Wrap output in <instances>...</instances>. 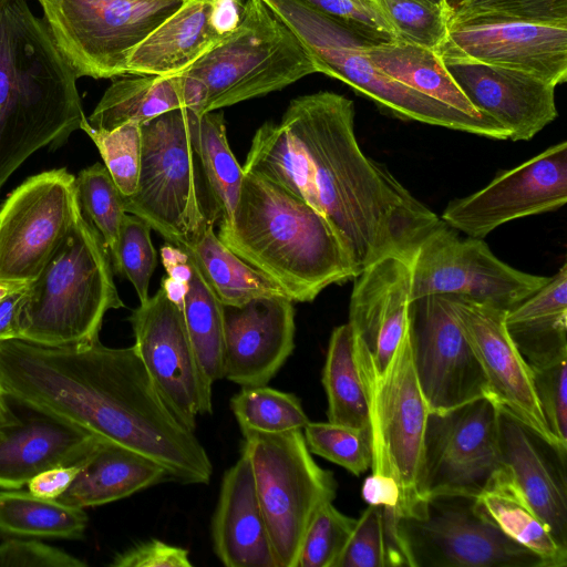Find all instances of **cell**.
Instances as JSON below:
<instances>
[{
    "label": "cell",
    "mask_w": 567,
    "mask_h": 567,
    "mask_svg": "<svg viewBox=\"0 0 567 567\" xmlns=\"http://www.w3.org/2000/svg\"><path fill=\"white\" fill-rule=\"evenodd\" d=\"M76 557L37 540L8 539L0 544V567H84Z\"/></svg>",
    "instance_id": "681fc988"
},
{
    "label": "cell",
    "mask_w": 567,
    "mask_h": 567,
    "mask_svg": "<svg viewBox=\"0 0 567 567\" xmlns=\"http://www.w3.org/2000/svg\"><path fill=\"white\" fill-rule=\"evenodd\" d=\"M7 399L8 396L0 385V427L11 422L16 416L10 410Z\"/></svg>",
    "instance_id": "9f6ffc18"
},
{
    "label": "cell",
    "mask_w": 567,
    "mask_h": 567,
    "mask_svg": "<svg viewBox=\"0 0 567 567\" xmlns=\"http://www.w3.org/2000/svg\"><path fill=\"white\" fill-rule=\"evenodd\" d=\"M80 130L95 144L122 196L134 194L141 169V125L130 122L106 131L92 127L85 118Z\"/></svg>",
    "instance_id": "b9f144b4"
},
{
    "label": "cell",
    "mask_w": 567,
    "mask_h": 567,
    "mask_svg": "<svg viewBox=\"0 0 567 567\" xmlns=\"http://www.w3.org/2000/svg\"><path fill=\"white\" fill-rule=\"evenodd\" d=\"M27 284L13 281H0V301L8 295L23 288Z\"/></svg>",
    "instance_id": "6f0895ef"
},
{
    "label": "cell",
    "mask_w": 567,
    "mask_h": 567,
    "mask_svg": "<svg viewBox=\"0 0 567 567\" xmlns=\"http://www.w3.org/2000/svg\"><path fill=\"white\" fill-rule=\"evenodd\" d=\"M302 1L377 41H398L393 28L374 0Z\"/></svg>",
    "instance_id": "c3c4849f"
},
{
    "label": "cell",
    "mask_w": 567,
    "mask_h": 567,
    "mask_svg": "<svg viewBox=\"0 0 567 567\" xmlns=\"http://www.w3.org/2000/svg\"><path fill=\"white\" fill-rule=\"evenodd\" d=\"M30 413L0 427V487L20 489L37 474L79 465L100 436L65 420Z\"/></svg>",
    "instance_id": "d4e9b609"
},
{
    "label": "cell",
    "mask_w": 567,
    "mask_h": 567,
    "mask_svg": "<svg viewBox=\"0 0 567 567\" xmlns=\"http://www.w3.org/2000/svg\"><path fill=\"white\" fill-rule=\"evenodd\" d=\"M398 40L437 52L447 39L451 10L426 0H374Z\"/></svg>",
    "instance_id": "60d3db41"
},
{
    "label": "cell",
    "mask_w": 567,
    "mask_h": 567,
    "mask_svg": "<svg viewBox=\"0 0 567 567\" xmlns=\"http://www.w3.org/2000/svg\"><path fill=\"white\" fill-rule=\"evenodd\" d=\"M166 480L169 475L158 463L100 436L79 464L69 488L55 501L84 509L128 497Z\"/></svg>",
    "instance_id": "4316f807"
},
{
    "label": "cell",
    "mask_w": 567,
    "mask_h": 567,
    "mask_svg": "<svg viewBox=\"0 0 567 567\" xmlns=\"http://www.w3.org/2000/svg\"><path fill=\"white\" fill-rule=\"evenodd\" d=\"M353 347L369 410L372 472L396 481L401 494L398 515L413 516L423 502L420 482L430 409L414 368L412 329L382 373L354 334Z\"/></svg>",
    "instance_id": "9c48e42d"
},
{
    "label": "cell",
    "mask_w": 567,
    "mask_h": 567,
    "mask_svg": "<svg viewBox=\"0 0 567 567\" xmlns=\"http://www.w3.org/2000/svg\"><path fill=\"white\" fill-rule=\"evenodd\" d=\"M309 451L354 475L371 467L370 434L363 430L331 422H309L302 430Z\"/></svg>",
    "instance_id": "7bdbcfd3"
},
{
    "label": "cell",
    "mask_w": 567,
    "mask_h": 567,
    "mask_svg": "<svg viewBox=\"0 0 567 567\" xmlns=\"http://www.w3.org/2000/svg\"><path fill=\"white\" fill-rule=\"evenodd\" d=\"M75 189L82 214L101 235L112 264L116 257L122 223L127 214L122 194L105 165L100 163L79 173Z\"/></svg>",
    "instance_id": "ab89813d"
},
{
    "label": "cell",
    "mask_w": 567,
    "mask_h": 567,
    "mask_svg": "<svg viewBox=\"0 0 567 567\" xmlns=\"http://www.w3.org/2000/svg\"><path fill=\"white\" fill-rule=\"evenodd\" d=\"M299 38L319 73L338 79L403 120L442 126L493 140H508L492 117H476L392 79L361 47L377 41L302 0H262Z\"/></svg>",
    "instance_id": "52a82bcc"
},
{
    "label": "cell",
    "mask_w": 567,
    "mask_h": 567,
    "mask_svg": "<svg viewBox=\"0 0 567 567\" xmlns=\"http://www.w3.org/2000/svg\"><path fill=\"white\" fill-rule=\"evenodd\" d=\"M437 54L471 104L498 122L508 140H532L557 117L554 84L523 71L470 59L446 41Z\"/></svg>",
    "instance_id": "ffe728a7"
},
{
    "label": "cell",
    "mask_w": 567,
    "mask_h": 567,
    "mask_svg": "<svg viewBox=\"0 0 567 567\" xmlns=\"http://www.w3.org/2000/svg\"><path fill=\"white\" fill-rule=\"evenodd\" d=\"M152 228L132 214L124 216L113 270L134 287L140 302L148 299V288L156 267V251L151 240Z\"/></svg>",
    "instance_id": "f6af8a7d"
},
{
    "label": "cell",
    "mask_w": 567,
    "mask_h": 567,
    "mask_svg": "<svg viewBox=\"0 0 567 567\" xmlns=\"http://www.w3.org/2000/svg\"><path fill=\"white\" fill-rule=\"evenodd\" d=\"M86 526L83 508L40 498L29 491H0L1 535L81 539Z\"/></svg>",
    "instance_id": "8d00e7d4"
},
{
    "label": "cell",
    "mask_w": 567,
    "mask_h": 567,
    "mask_svg": "<svg viewBox=\"0 0 567 567\" xmlns=\"http://www.w3.org/2000/svg\"><path fill=\"white\" fill-rule=\"evenodd\" d=\"M231 411L243 432L284 433L303 430L310 422L292 393L266 385L243 386L230 399Z\"/></svg>",
    "instance_id": "f35d334b"
},
{
    "label": "cell",
    "mask_w": 567,
    "mask_h": 567,
    "mask_svg": "<svg viewBox=\"0 0 567 567\" xmlns=\"http://www.w3.org/2000/svg\"><path fill=\"white\" fill-rule=\"evenodd\" d=\"M244 0H210L209 23L220 37L226 38L239 25L244 14Z\"/></svg>",
    "instance_id": "db71d44e"
},
{
    "label": "cell",
    "mask_w": 567,
    "mask_h": 567,
    "mask_svg": "<svg viewBox=\"0 0 567 567\" xmlns=\"http://www.w3.org/2000/svg\"><path fill=\"white\" fill-rule=\"evenodd\" d=\"M319 73L295 32L262 1L246 0L237 29L177 75L196 100L197 114L280 91Z\"/></svg>",
    "instance_id": "8992f818"
},
{
    "label": "cell",
    "mask_w": 567,
    "mask_h": 567,
    "mask_svg": "<svg viewBox=\"0 0 567 567\" xmlns=\"http://www.w3.org/2000/svg\"><path fill=\"white\" fill-rule=\"evenodd\" d=\"M81 207L66 168L25 179L0 208V281L28 284L71 230Z\"/></svg>",
    "instance_id": "9a60e30c"
},
{
    "label": "cell",
    "mask_w": 567,
    "mask_h": 567,
    "mask_svg": "<svg viewBox=\"0 0 567 567\" xmlns=\"http://www.w3.org/2000/svg\"><path fill=\"white\" fill-rule=\"evenodd\" d=\"M210 0H184L131 53L127 73L177 75L224 38L209 23Z\"/></svg>",
    "instance_id": "f1b7e54d"
},
{
    "label": "cell",
    "mask_w": 567,
    "mask_h": 567,
    "mask_svg": "<svg viewBox=\"0 0 567 567\" xmlns=\"http://www.w3.org/2000/svg\"><path fill=\"white\" fill-rule=\"evenodd\" d=\"M355 522L336 508L332 502L322 505L307 528L297 567H334Z\"/></svg>",
    "instance_id": "ee69618b"
},
{
    "label": "cell",
    "mask_w": 567,
    "mask_h": 567,
    "mask_svg": "<svg viewBox=\"0 0 567 567\" xmlns=\"http://www.w3.org/2000/svg\"><path fill=\"white\" fill-rule=\"evenodd\" d=\"M532 370L545 421L553 435L567 447V359Z\"/></svg>",
    "instance_id": "7dc6e473"
},
{
    "label": "cell",
    "mask_w": 567,
    "mask_h": 567,
    "mask_svg": "<svg viewBox=\"0 0 567 567\" xmlns=\"http://www.w3.org/2000/svg\"><path fill=\"white\" fill-rule=\"evenodd\" d=\"M78 472L79 465L43 471L28 482V491L40 498L55 501L69 488Z\"/></svg>",
    "instance_id": "816d5d0a"
},
{
    "label": "cell",
    "mask_w": 567,
    "mask_h": 567,
    "mask_svg": "<svg viewBox=\"0 0 567 567\" xmlns=\"http://www.w3.org/2000/svg\"><path fill=\"white\" fill-rule=\"evenodd\" d=\"M394 508L369 505L334 567H411Z\"/></svg>",
    "instance_id": "74e56055"
},
{
    "label": "cell",
    "mask_w": 567,
    "mask_h": 567,
    "mask_svg": "<svg viewBox=\"0 0 567 567\" xmlns=\"http://www.w3.org/2000/svg\"><path fill=\"white\" fill-rule=\"evenodd\" d=\"M183 107L193 110L194 100L182 75L127 74L111 83L86 120L94 128L110 131Z\"/></svg>",
    "instance_id": "4dcf8cb0"
},
{
    "label": "cell",
    "mask_w": 567,
    "mask_h": 567,
    "mask_svg": "<svg viewBox=\"0 0 567 567\" xmlns=\"http://www.w3.org/2000/svg\"><path fill=\"white\" fill-rule=\"evenodd\" d=\"M113 567H192L187 549L159 539L142 542L117 554Z\"/></svg>",
    "instance_id": "f907efd6"
},
{
    "label": "cell",
    "mask_w": 567,
    "mask_h": 567,
    "mask_svg": "<svg viewBox=\"0 0 567 567\" xmlns=\"http://www.w3.org/2000/svg\"><path fill=\"white\" fill-rule=\"evenodd\" d=\"M285 296L223 305L224 378L243 386L266 385L295 348V308Z\"/></svg>",
    "instance_id": "7402d4cb"
},
{
    "label": "cell",
    "mask_w": 567,
    "mask_h": 567,
    "mask_svg": "<svg viewBox=\"0 0 567 567\" xmlns=\"http://www.w3.org/2000/svg\"><path fill=\"white\" fill-rule=\"evenodd\" d=\"M141 132L138 183L134 194L122 196L124 209L177 248L190 246L217 218L205 205L209 192L196 165L192 110L164 113L142 124Z\"/></svg>",
    "instance_id": "ba28073f"
},
{
    "label": "cell",
    "mask_w": 567,
    "mask_h": 567,
    "mask_svg": "<svg viewBox=\"0 0 567 567\" xmlns=\"http://www.w3.org/2000/svg\"><path fill=\"white\" fill-rule=\"evenodd\" d=\"M446 42L470 59L523 71L555 86L567 80V25L492 18L450 20Z\"/></svg>",
    "instance_id": "44dd1931"
},
{
    "label": "cell",
    "mask_w": 567,
    "mask_h": 567,
    "mask_svg": "<svg viewBox=\"0 0 567 567\" xmlns=\"http://www.w3.org/2000/svg\"><path fill=\"white\" fill-rule=\"evenodd\" d=\"M399 530L411 567H546L505 535L476 497H427L415 515L399 518Z\"/></svg>",
    "instance_id": "7c38bea8"
},
{
    "label": "cell",
    "mask_w": 567,
    "mask_h": 567,
    "mask_svg": "<svg viewBox=\"0 0 567 567\" xmlns=\"http://www.w3.org/2000/svg\"><path fill=\"white\" fill-rule=\"evenodd\" d=\"M485 515L509 538L539 556L546 567H565L567 548L527 504L506 468L476 497Z\"/></svg>",
    "instance_id": "836d02e7"
},
{
    "label": "cell",
    "mask_w": 567,
    "mask_h": 567,
    "mask_svg": "<svg viewBox=\"0 0 567 567\" xmlns=\"http://www.w3.org/2000/svg\"><path fill=\"white\" fill-rule=\"evenodd\" d=\"M243 436L278 566L297 567L307 528L319 508L333 502L338 483L313 460L302 430Z\"/></svg>",
    "instance_id": "30bf717a"
},
{
    "label": "cell",
    "mask_w": 567,
    "mask_h": 567,
    "mask_svg": "<svg viewBox=\"0 0 567 567\" xmlns=\"http://www.w3.org/2000/svg\"><path fill=\"white\" fill-rule=\"evenodd\" d=\"M505 324L530 369L567 359V264L539 290L506 311Z\"/></svg>",
    "instance_id": "f546056e"
},
{
    "label": "cell",
    "mask_w": 567,
    "mask_h": 567,
    "mask_svg": "<svg viewBox=\"0 0 567 567\" xmlns=\"http://www.w3.org/2000/svg\"><path fill=\"white\" fill-rule=\"evenodd\" d=\"M412 299L460 296L508 311L547 284L497 258L481 238H461L442 223L421 243L412 261Z\"/></svg>",
    "instance_id": "4fadbf2b"
},
{
    "label": "cell",
    "mask_w": 567,
    "mask_h": 567,
    "mask_svg": "<svg viewBox=\"0 0 567 567\" xmlns=\"http://www.w3.org/2000/svg\"><path fill=\"white\" fill-rule=\"evenodd\" d=\"M413 362L430 412L442 413L488 396L486 378L446 295L413 302Z\"/></svg>",
    "instance_id": "ac0fdd59"
},
{
    "label": "cell",
    "mask_w": 567,
    "mask_h": 567,
    "mask_svg": "<svg viewBox=\"0 0 567 567\" xmlns=\"http://www.w3.org/2000/svg\"><path fill=\"white\" fill-rule=\"evenodd\" d=\"M192 140L220 224H228L239 202L244 169L229 147L224 113L199 115L192 110Z\"/></svg>",
    "instance_id": "e575fe53"
},
{
    "label": "cell",
    "mask_w": 567,
    "mask_h": 567,
    "mask_svg": "<svg viewBox=\"0 0 567 567\" xmlns=\"http://www.w3.org/2000/svg\"><path fill=\"white\" fill-rule=\"evenodd\" d=\"M162 258L169 261L162 285L178 301L198 363L213 384L224 379L223 305L182 249L163 247Z\"/></svg>",
    "instance_id": "83f0119b"
},
{
    "label": "cell",
    "mask_w": 567,
    "mask_h": 567,
    "mask_svg": "<svg viewBox=\"0 0 567 567\" xmlns=\"http://www.w3.org/2000/svg\"><path fill=\"white\" fill-rule=\"evenodd\" d=\"M244 173H254L305 200L333 228L361 272L385 256L412 261L442 223L354 133L353 102L320 91L292 99L281 121L255 133Z\"/></svg>",
    "instance_id": "6da1fadb"
},
{
    "label": "cell",
    "mask_w": 567,
    "mask_h": 567,
    "mask_svg": "<svg viewBox=\"0 0 567 567\" xmlns=\"http://www.w3.org/2000/svg\"><path fill=\"white\" fill-rule=\"evenodd\" d=\"M25 287L8 295L0 301V340L20 339V310Z\"/></svg>",
    "instance_id": "11a10c76"
},
{
    "label": "cell",
    "mask_w": 567,
    "mask_h": 567,
    "mask_svg": "<svg viewBox=\"0 0 567 567\" xmlns=\"http://www.w3.org/2000/svg\"><path fill=\"white\" fill-rule=\"evenodd\" d=\"M123 307L103 239L81 212L25 287L20 339L45 346L92 343L99 340L106 312Z\"/></svg>",
    "instance_id": "5b68a950"
},
{
    "label": "cell",
    "mask_w": 567,
    "mask_h": 567,
    "mask_svg": "<svg viewBox=\"0 0 567 567\" xmlns=\"http://www.w3.org/2000/svg\"><path fill=\"white\" fill-rule=\"evenodd\" d=\"M365 56L385 74L430 97L476 117L478 112L444 68L437 52L404 41H368Z\"/></svg>",
    "instance_id": "1f68e13d"
},
{
    "label": "cell",
    "mask_w": 567,
    "mask_h": 567,
    "mask_svg": "<svg viewBox=\"0 0 567 567\" xmlns=\"http://www.w3.org/2000/svg\"><path fill=\"white\" fill-rule=\"evenodd\" d=\"M78 76L25 0H0V189L38 150L86 118Z\"/></svg>",
    "instance_id": "3957f363"
},
{
    "label": "cell",
    "mask_w": 567,
    "mask_h": 567,
    "mask_svg": "<svg viewBox=\"0 0 567 567\" xmlns=\"http://www.w3.org/2000/svg\"><path fill=\"white\" fill-rule=\"evenodd\" d=\"M462 0H446L447 7L451 9L455 8Z\"/></svg>",
    "instance_id": "91938a15"
},
{
    "label": "cell",
    "mask_w": 567,
    "mask_h": 567,
    "mask_svg": "<svg viewBox=\"0 0 567 567\" xmlns=\"http://www.w3.org/2000/svg\"><path fill=\"white\" fill-rule=\"evenodd\" d=\"M361 494L369 505H381L386 508H394L398 514L401 494L400 487L393 477L372 472V474L364 480Z\"/></svg>",
    "instance_id": "f5cc1de1"
},
{
    "label": "cell",
    "mask_w": 567,
    "mask_h": 567,
    "mask_svg": "<svg viewBox=\"0 0 567 567\" xmlns=\"http://www.w3.org/2000/svg\"><path fill=\"white\" fill-rule=\"evenodd\" d=\"M470 18L567 25V0H462L452 9L450 20Z\"/></svg>",
    "instance_id": "bcb514c9"
},
{
    "label": "cell",
    "mask_w": 567,
    "mask_h": 567,
    "mask_svg": "<svg viewBox=\"0 0 567 567\" xmlns=\"http://www.w3.org/2000/svg\"><path fill=\"white\" fill-rule=\"evenodd\" d=\"M353 280L348 323L382 373L412 329L411 261L385 256L368 265Z\"/></svg>",
    "instance_id": "603a6c76"
},
{
    "label": "cell",
    "mask_w": 567,
    "mask_h": 567,
    "mask_svg": "<svg viewBox=\"0 0 567 567\" xmlns=\"http://www.w3.org/2000/svg\"><path fill=\"white\" fill-rule=\"evenodd\" d=\"M567 202V143L505 171L485 187L451 200L440 217L467 237L483 239L497 227L560 208Z\"/></svg>",
    "instance_id": "e0dca14e"
},
{
    "label": "cell",
    "mask_w": 567,
    "mask_h": 567,
    "mask_svg": "<svg viewBox=\"0 0 567 567\" xmlns=\"http://www.w3.org/2000/svg\"><path fill=\"white\" fill-rule=\"evenodd\" d=\"M212 539L215 554L227 567H279L244 451L223 476Z\"/></svg>",
    "instance_id": "484cf974"
},
{
    "label": "cell",
    "mask_w": 567,
    "mask_h": 567,
    "mask_svg": "<svg viewBox=\"0 0 567 567\" xmlns=\"http://www.w3.org/2000/svg\"><path fill=\"white\" fill-rule=\"evenodd\" d=\"M78 79L127 75L132 51L184 0H38Z\"/></svg>",
    "instance_id": "8fae6325"
},
{
    "label": "cell",
    "mask_w": 567,
    "mask_h": 567,
    "mask_svg": "<svg viewBox=\"0 0 567 567\" xmlns=\"http://www.w3.org/2000/svg\"><path fill=\"white\" fill-rule=\"evenodd\" d=\"M8 399L141 453L169 478L208 484L213 464L195 431L162 401L134 346H45L0 340Z\"/></svg>",
    "instance_id": "7a4b0ae2"
},
{
    "label": "cell",
    "mask_w": 567,
    "mask_h": 567,
    "mask_svg": "<svg viewBox=\"0 0 567 567\" xmlns=\"http://www.w3.org/2000/svg\"><path fill=\"white\" fill-rule=\"evenodd\" d=\"M182 250L223 305L240 306L255 298L288 297L278 284L227 248L215 233L214 224Z\"/></svg>",
    "instance_id": "d6a6232c"
},
{
    "label": "cell",
    "mask_w": 567,
    "mask_h": 567,
    "mask_svg": "<svg viewBox=\"0 0 567 567\" xmlns=\"http://www.w3.org/2000/svg\"><path fill=\"white\" fill-rule=\"evenodd\" d=\"M218 238L278 284L297 302H310L359 269L327 219L301 198L254 173H244L233 218Z\"/></svg>",
    "instance_id": "277c9868"
},
{
    "label": "cell",
    "mask_w": 567,
    "mask_h": 567,
    "mask_svg": "<svg viewBox=\"0 0 567 567\" xmlns=\"http://www.w3.org/2000/svg\"><path fill=\"white\" fill-rule=\"evenodd\" d=\"M321 381L328 400V421L370 434L368 403L348 322L336 327L330 336Z\"/></svg>",
    "instance_id": "d590c367"
},
{
    "label": "cell",
    "mask_w": 567,
    "mask_h": 567,
    "mask_svg": "<svg viewBox=\"0 0 567 567\" xmlns=\"http://www.w3.org/2000/svg\"><path fill=\"white\" fill-rule=\"evenodd\" d=\"M446 296L484 372L488 396L566 455L567 447L553 435L543 415L533 370L507 331L506 310L460 296Z\"/></svg>",
    "instance_id": "d6986e66"
},
{
    "label": "cell",
    "mask_w": 567,
    "mask_h": 567,
    "mask_svg": "<svg viewBox=\"0 0 567 567\" xmlns=\"http://www.w3.org/2000/svg\"><path fill=\"white\" fill-rule=\"evenodd\" d=\"M499 406L482 396L446 412H430L423 441L420 495L477 497L505 471Z\"/></svg>",
    "instance_id": "5bb4252c"
},
{
    "label": "cell",
    "mask_w": 567,
    "mask_h": 567,
    "mask_svg": "<svg viewBox=\"0 0 567 567\" xmlns=\"http://www.w3.org/2000/svg\"><path fill=\"white\" fill-rule=\"evenodd\" d=\"M128 320L155 390L175 417L195 431L197 417L212 414L213 384L198 363L178 301L162 285Z\"/></svg>",
    "instance_id": "2e32d148"
},
{
    "label": "cell",
    "mask_w": 567,
    "mask_h": 567,
    "mask_svg": "<svg viewBox=\"0 0 567 567\" xmlns=\"http://www.w3.org/2000/svg\"><path fill=\"white\" fill-rule=\"evenodd\" d=\"M426 1H429V2H431V3H433V4H436V6H440V7H444V8L450 9V8L447 7L446 0H426ZM450 10H451V9H450Z\"/></svg>",
    "instance_id": "680465c9"
},
{
    "label": "cell",
    "mask_w": 567,
    "mask_h": 567,
    "mask_svg": "<svg viewBox=\"0 0 567 567\" xmlns=\"http://www.w3.org/2000/svg\"><path fill=\"white\" fill-rule=\"evenodd\" d=\"M498 435L502 461L515 487L567 548L566 455L503 408Z\"/></svg>",
    "instance_id": "cb8c5ba5"
}]
</instances>
